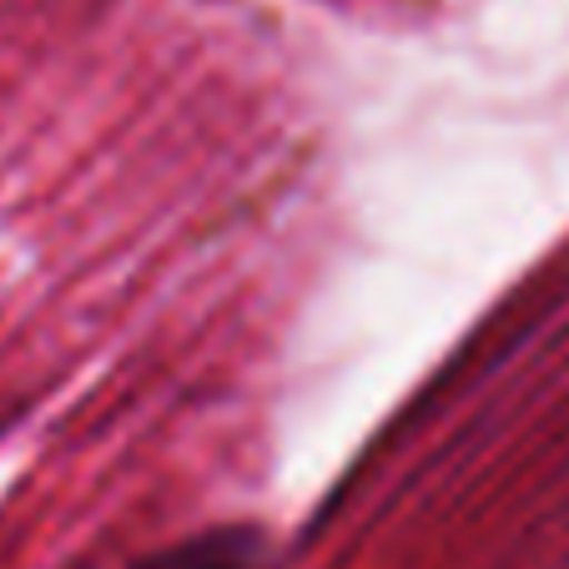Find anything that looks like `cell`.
<instances>
[{
    "mask_svg": "<svg viewBox=\"0 0 569 569\" xmlns=\"http://www.w3.org/2000/svg\"><path fill=\"white\" fill-rule=\"evenodd\" d=\"M137 569H278V549H272V539L262 529L227 525L157 549Z\"/></svg>",
    "mask_w": 569,
    "mask_h": 569,
    "instance_id": "1",
    "label": "cell"
}]
</instances>
